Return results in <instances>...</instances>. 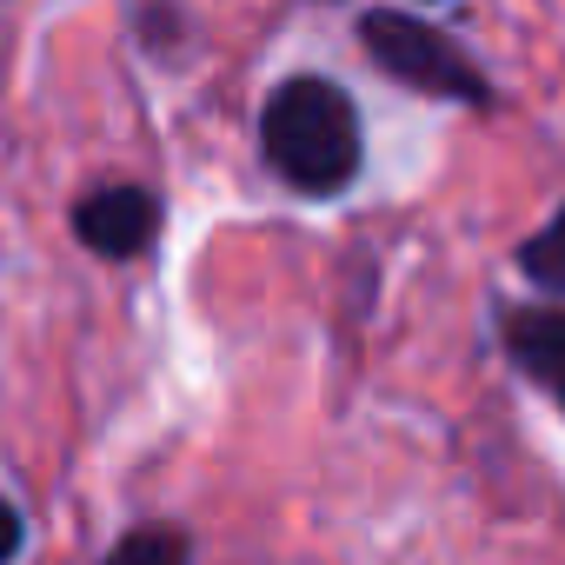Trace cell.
Instances as JSON below:
<instances>
[{"mask_svg":"<svg viewBox=\"0 0 565 565\" xmlns=\"http://www.w3.org/2000/svg\"><path fill=\"white\" fill-rule=\"evenodd\" d=\"M173 34H180V14H173V0H147V14H140V34H134V41H140L147 54H173V47H180Z\"/></svg>","mask_w":565,"mask_h":565,"instance_id":"7","label":"cell"},{"mask_svg":"<svg viewBox=\"0 0 565 565\" xmlns=\"http://www.w3.org/2000/svg\"><path fill=\"white\" fill-rule=\"evenodd\" d=\"M360 47H366V61H373L386 81H399V87H413V94L459 100V107H492L486 67H479L466 47H452L433 21H419V14H406V8H373V14H360Z\"/></svg>","mask_w":565,"mask_h":565,"instance_id":"2","label":"cell"},{"mask_svg":"<svg viewBox=\"0 0 565 565\" xmlns=\"http://www.w3.org/2000/svg\"><path fill=\"white\" fill-rule=\"evenodd\" d=\"M259 153L307 200L347 193L360 180V160H366L353 94L327 74H287L259 107Z\"/></svg>","mask_w":565,"mask_h":565,"instance_id":"1","label":"cell"},{"mask_svg":"<svg viewBox=\"0 0 565 565\" xmlns=\"http://www.w3.org/2000/svg\"><path fill=\"white\" fill-rule=\"evenodd\" d=\"M160 226H167V206H160V193L140 186V180H107V186H94V193L74 206V239H81L94 259H114V266L153 253Z\"/></svg>","mask_w":565,"mask_h":565,"instance_id":"3","label":"cell"},{"mask_svg":"<svg viewBox=\"0 0 565 565\" xmlns=\"http://www.w3.org/2000/svg\"><path fill=\"white\" fill-rule=\"evenodd\" d=\"M21 545H28V525H21V512L8 499H0V558H14Z\"/></svg>","mask_w":565,"mask_h":565,"instance_id":"8","label":"cell"},{"mask_svg":"<svg viewBox=\"0 0 565 565\" xmlns=\"http://www.w3.org/2000/svg\"><path fill=\"white\" fill-rule=\"evenodd\" d=\"M552 399H558V413H565V380H558V386H552Z\"/></svg>","mask_w":565,"mask_h":565,"instance_id":"9","label":"cell"},{"mask_svg":"<svg viewBox=\"0 0 565 565\" xmlns=\"http://www.w3.org/2000/svg\"><path fill=\"white\" fill-rule=\"evenodd\" d=\"M519 273L532 279L539 294H552V300H565V206L519 246Z\"/></svg>","mask_w":565,"mask_h":565,"instance_id":"5","label":"cell"},{"mask_svg":"<svg viewBox=\"0 0 565 565\" xmlns=\"http://www.w3.org/2000/svg\"><path fill=\"white\" fill-rule=\"evenodd\" d=\"M193 552V539L186 532H173V525H140V532H127V539H114V565H180Z\"/></svg>","mask_w":565,"mask_h":565,"instance_id":"6","label":"cell"},{"mask_svg":"<svg viewBox=\"0 0 565 565\" xmlns=\"http://www.w3.org/2000/svg\"><path fill=\"white\" fill-rule=\"evenodd\" d=\"M499 340H505V360L539 380V386H558L565 380V300H545V307H512L499 320Z\"/></svg>","mask_w":565,"mask_h":565,"instance_id":"4","label":"cell"}]
</instances>
